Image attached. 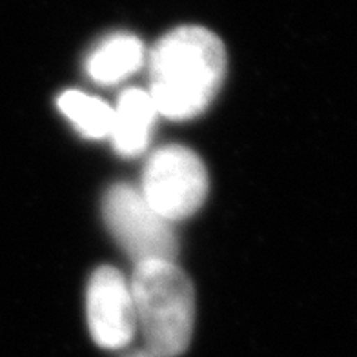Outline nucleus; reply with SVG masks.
I'll use <instances>...</instances> for the list:
<instances>
[{
    "instance_id": "obj_1",
    "label": "nucleus",
    "mask_w": 357,
    "mask_h": 357,
    "mask_svg": "<svg viewBox=\"0 0 357 357\" xmlns=\"http://www.w3.org/2000/svg\"><path fill=\"white\" fill-rule=\"evenodd\" d=\"M150 97L157 113L188 121L212 104L226 77V50L215 33L183 26L166 33L150 53Z\"/></svg>"
},
{
    "instance_id": "obj_2",
    "label": "nucleus",
    "mask_w": 357,
    "mask_h": 357,
    "mask_svg": "<svg viewBox=\"0 0 357 357\" xmlns=\"http://www.w3.org/2000/svg\"><path fill=\"white\" fill-rule=\"evenodd\" d=\"M146 350L159 357H177L188 350L195 324V288L175 263L137 264L130 281Z\"/></svg>"
},
{
    "instance_id": "obj_3",
    "label": "nucleus",
    "mask_w": 357,
    "mask_h": 357,
    "mask_svg": "<svg viewBox=\"0 0 357 357\" xmlns=\"http://www.w3.org/2000/svg\"><path fill=\"white\" fill-rule=\"evenodd\" d=\"M141 193L162 219L183 221L197 212L208 195L204 162L190 148L162 146L146 162Z\"/></svg>"
},
{
    "instance_id": "obj_4",
    "label": "nucleus",
    "mask_w": 357,
    "mask_h": 357,
    "mask_svg": "<svg viewBox=\"0 0 357 357\" xmlns=\"http://www.w3.org/2000/svg\"><path fill=\"white\" fill-rule=\"evenodd\" d=\"M102 215L113 239L135 261L174 263L178 243L172 222L159 215L130 184H115L102 199Z\"/></svg>"
},
{
    "instance_id": "obj_5",
    "label": "nucleus",
    "mask_w": 357,
    "mask_h": 357,
    "mask_svg": "<svg viewBox=\"0 0 357 357\" xmlns=\"http://www.w3.org/2000/svg\"><path fill=\"white\" fill-rule=\"evenodd\" d=\"M86 314L95 344L106 350L130 344L137 330L135 303L130 282L117 268L95 270L86 290Z\"/></svg>"
},
{
    "instance_id": "obj_6",
    "label": "nucleus",
    "mask_w": 357,
    "mask_h": 357,
    "mask_svg": "<svg viewBox=\"0 0 357 357\" xmlns=\"http://www.w3.org/2000/svg\"><path fill=\"white\" fill-rule=\"evenodd\" d=\"M157 108L148 91L126 89L113 109L112 139L115 150L124 157L139 155L150 141Z\"/></svg>"
},
{
    "instance_id": "obj_7",
    "label": "nucleus",
    "mask_w": 357,
    "mask_h": 357,
    "mask_svg": "<svg viewBox=\"0 0 357 357\" xmlns=\"http://www.w3.org/2000/svg\"><path fill=\"white\" fill-rule=\"evenodd\" d=\"M144 46L128 33L112 35L95 47L86 61L88 75L99 84H115L142 66Z\"/></svg>"
},
{
    "instance_id": "obj_8",
    "label": "nucleus",
    "mask_w": 357,
    "mask_h": 357,
    "mask_svg": "<svg viewBox=\"0 0 357 357\" xmlns=\"http://www.w3.org/2000/svg\"><path fill=\"white\" fill-rule=\"evenodd\" d=\"M56 104L77 128V132L88 139H104L112 133L113 109L100 99L71 89L64 91Z\"/></svg>"
},
{
    "instance_id": "obj_9",
    "label": "nucleus",
    "mask_w": 357,
    "mask_h": 357,
    "mask_svg": "<svg viewBox=\"0 0 357 357\" xmlns=\"http://www.w3.org/2000/svg\"><path fill=\"white\" fill-rule=\"evenodd\" d=\"M123 357H159V356H155V354L150 352V350H146L144 348V350H135V352H130Z\"/></svg>"
}]
</instances>
